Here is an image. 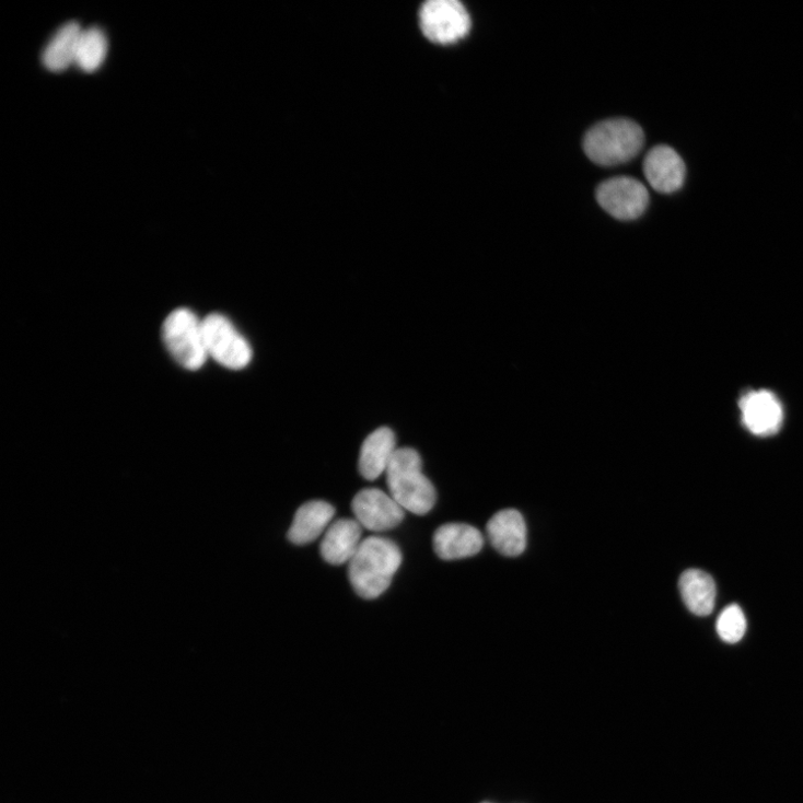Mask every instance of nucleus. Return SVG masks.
Instances as JSON below:
<instances>
[{
	"label": "nucleus",
	"instance_id": "f257e3e1",
	"mask_svg": "<svg viewBox=\"0 0 803 803\" xmlns=\"http://www.w3.org/2000/svg\"><path fill=\"white\" fill-rule=\"evenodd\" d=\"M399 547L392 540L372 536L362 540L349 562V579L356 593L375 600L389 587L401 563Z\"/></svg>",
	"mask_w": 803,
	"mask_h": 803
},
{
	"label": "nucleus",
	"instance_id": "f03ea898",
	"mask_svg": "<svg viewBox=\"0 0 803 803\" xmlns=\"http://www.w3.org/2000/svg\"><path fill=\"white\" fill-rule=\"evenodd\" d=\"M385 474L389 494L401 508L418 515L433 509L435 488L423 475L422 458L416 450L397 449Z\"/></svg>",
	"mask_w": 803,
	"mask_h": 803
},
{
	"label": "nucleus",
	"instance_id": "7ed1b4c3",
	"mask_svg": "<svg viewBox=\"0 0 803 803\" xmlns=\"http://www.w3.org/2000/svg\"><path fill=\"white\" fill-rule=\"evenodd\" d=\"M645 137L632 120L612 119L594 126L584 138L586 155L596 164L614 166L640 154Z\"/></svg>",
	"mask_w": 803,
	"mask_h": 803
},
{
	"label": "nucleus",
	"instance_id": "20e7f679",
	"mask_svg": "<svg viewBox=\"0 0 803 803\" xmlns=\"http://www.w3.org/2000/svg\"><path fill=\"white\" fill-rule=\"evenodd\" d=\"M162 336L166 349L185 369L198 371L207 359L202 322L189 310L172 312L163 323Z\"/></svg>",
	"mask_w": 803,
	"mask_h": 803
},
{
	"label": "nucleus",
	"instance_id": "39448f33",
	"mask_svg": "<svg viewBox=\"0 0 803 803\" xmlns=\"http://www.w3.org/2000/svg\"><path fill=\"white\" fill-rule=\"evenodd\" d=\"M202 326L209 357L226 369L237 371L248 366L252 348L231 321L213 313L202 321Z\"/></svg>",
	"mask_w": 803,
	"mask_h": 803
},
{
	"label": "nucleus",
	"instance_id": "423d86ee",
	"mask_svg": "<svg viewBox=\"0 0 803 803\" xmlns=\"http://www.w3.org/2000/svg\"><path fill=\"white\" fill-rule=\"evenodd\" d=\"M472 18L457 0H429L420 10V27L432 43L450 45L464 39L472 30Z\"/></svg>",
	"mask_w": 803,
	"mask_h": 803
},
{
	"label": "nucleus",
	"instance_id": "0eeeda50",
	"mask_svg": "<svg viewBox=\"0 0 803 803\" xmlns=\"http://www.w3.org/2000/svg\"><path fill=\"white\" fill-rule=\"evenodd\" d=\"M600 206L618 220L629 221L641 217L649 203L645 186L635 178L617 177L604 182L596 191Z\"/></svg>",
	"mask_w": 803,
	"mask_h": 803
},
{
	"label": "nucleus",
	"instance_id": "6e6552de",
	"mask_svg": "<svg viewBox=\"0 0 803 803\" xmlns=\"http://www.w3.org/2000/svg\"><path fill=\"white\" fill-rule=\"evenodd\" d=\"M352 510L357 522L374 533L392 531L406 517L405 509L391 494L375 488L361 490L352 501Z\"/></svg>",
	"mask_w": 803,
	"mask_h": 803
},
{
	"label": "nucleus",
	"instance_id": "1a4fd4ad",
	"mask_svg": "<svg viewBox=\"0 0 803 803\" xmlns=\"http://www.w3.org/2000/svg\"><path fill=\"white\" fill-rule=\"evenodd\" d=\"M740 409L743 424L755 435H773L782 426V406L770 391H753L745 394L740 400Z\"/></svg>",
	"mask_w": 803,
	"mask_h": 803
},
{
	"label": "nucleus",
	"instance_id": "9d476101",
	"mask_svg": "<svg viewBox=\"0 0 803 803\" xmlns=\"http://www.w3.org/2000/svg\"><path fill=\"white\" fill-rule=\"evenodd\" d=\"M644 175L655 191L668 195L683 187L686 166L674 149L667 146H657L645 158Z\"/></svg>",
	"mask_w": 803,
	"mask_h": 803
},
{
	"label": "nucleus",
	"instance_id": "9b49d317",
	"mask_svg": "<svg viewBox=\"0 0 803 803\" xmlns=\"http://www.w3.org/2000/svg\"><path fill=\"white\" fill-rule=\"evenodd\" d=\"M487 534L494 549L507 557L522 555L527 546V527L519 510L497 512L487 525Z\"/></svg>",
	"mask_w": 803,
	"mask_h": 803
},
{
	"label": "nucleus",
	"instance_id": "f8f14e48",
	"mask_svg": "<svg viewBox=\"0 0 803 803\" xmlns=\"http://www.w3.org/2000/svg\"><path fill=\"white\" fill-rule=\"evenodd\" d=\"M480 531L467 524H446L437 529L433 548L439 558L456 560L476 556L484 548Z\"/></svg>",
	"mask_w": 803,
	"mask_h": 803
},
{
	"label": "nucleus",
	"instance_id": "ddd939ff",
	"mask_svg": "<svg viewBox=\"0 0 803 803\" xmlns=\"http://www.w3.org/2000/svg\"><path fill=\"white\" fill-rule=\"evenodd\" d=\"M362 526L353 520L341 519L333 523L321 544L323 559L334 566L350 562L361 545Z\"/></svg>",
	"mask_w": 803,
	"mask_h": 803
},
{
	"label": "nucleus",
	"instance_id": "4468645a",
	"mask_svg": "<svg viewBox=\"0 0 803 803\" xmlns=\"http://www.w3.org/2000/svg\"><path fill=\"white\" fill-rule=\"evenodd\" d=\"M334 515L335 508L330 503L322 500L309 501L298 510L287 537L295 545H309L327 531Z\"/></svg>",
	"mask_w": 803,
	"mask_h": 803
},
{
	"label": "nucleus",
	"instance_id": "2eb2a0df",
	"mask_svg": "<svg viewBox=\"0 0 803 803\" xmlns=\"http://www.w3.org/2000/svg\"><path fill=\"white\" fill-rule=\"evenodd\" d=\"M396 450L395 435L391 429L380 428L371 433L360 452L359 470L362 477L374 481L386 473Z\"/></svg>",
	"mask_w": 803,
	"mask_h": 803
},
{
	"label": "nucleus",
	"instance_id": "dca6fc26",
	"mask_svg": "<svg viewBox=\"0 0 803 803\" xmlns=\"http://www.w3.org/2000/svg\"><path fill=\"white\" fill-rule=\"evenodd\" d=\"M678 587L684 604L695 615L708 616L713 612L717 587L708 572L700 569L685 570Z\"/></svg>",
	"mask_w": 803,
	"mask_h": 803
},
{
	"label": "nucleus",
	"instance_id": "f3484780",
	"mask_svg": "<svg viewBox=\"0 0 803 803\" xmlns=\"http://www.w3.org/2000/svg\"><path fill=\"white\" fill-rule=\"evenodd\" d=\"M82 32L77 22H70L55 33L42 54V62L48 71L63 72L75 65Z\"/></svg>",
	"mask_w": 803,
	"mask_h": 803
},
{
	"label": "nucleus",
	"instance_id": "a211bd4d",
	"mask_svg": "<svg viewBox=\"0 0 803 803\" xmlns=\"http://www.w3.org/2000/svg\"><path fill=\"white\" fill-rule=\"evenodd\" d=\"M106 54L105 34L97 27L83 30L78 45L75 65L84 72H95L105 61Z\"/></svg>",
	"mask_w": 803,
	"mask_h": 803
},
{
	"label": "nucleus",
	"instance_id": "6ab92c4d",
	"mask_svg": "<svg viewBox=\"0 0 803 803\" xmlns=\"http://www.w3.org/2000/svg\"><path fill=\"white\" fill-rule=\"evenodd\" d=\"M719 637L726 643L740 642L747 630V620L737 605L728 606L717 621Z\"/></svg>",
	"mask_w": 803,
	"mask_h": 803
}]
</instances>
